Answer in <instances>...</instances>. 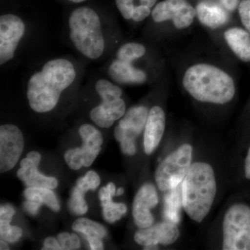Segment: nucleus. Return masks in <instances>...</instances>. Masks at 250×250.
I'll list each match as a JSON object with an SVG mask.
<instances>
[{"label":"nucleus","instance_id":"6e6552de","mask_svg":"<svg viewBox=\"0 0 250 250\" xmlns=\"http://www.w3.org/2000/svg\"><path fill=\"white\" fill-rule=\"evenodd\" d=\"M148 113L146 106H134L126 112L118 123L114 136L121 144L123 154L129 156L136 154V139L146 127Z\"/></svg>","mask_w":250,"mask_h":250},{"label":"nucleus","instance_id":"f03ea898","mask_svg":"<svg viewBox=\"0 0 250 250\" xmlns=\"http://www.w3.org/2000/svg\"><path fill=\"white\" fill-rule=\"evenodd\" d=\"M183 85L192 98L202 103L224 104L231 101L236 93L233 79L209 64L189 67L184 75Z\"/></svg>","mask_w":250,"mask_h":250},{"label":"nucleus","instance_id":"7ed1b4c3","mask_svg":"<svg viewBox=\"0 0 250 250\" xmlns=\"http://www.w3.org/2000/svg\"><path fill=\"white\" fill-rule=\"evenodd\" d=\"M216 190L213 167L207 163L192 164L181 187L184 209L192 220L203 221L214 202Z\"/></svg>","mask_w":250,"mask_h":250},{"label":"nucleus","instance_id":"a211bd4d","mask_svg":"<svg viewBox=\"0 0 250 250\" xmlns=\"http://www.w3.org/2000/svg\"><path fill=\"white\" fill-rule=\"evenodd\" d=\"M72 229L82 233L86 238L90 250H101L104 249L103 238L107 234L106 228L101 224L96 223L88 218L77 219L72 224Z\"/></svg>","mask_w":250,"mask_h":250},{"label":"nucleus","instance_id":"473e14b6","mask_svg":"<svg viewBox=\"0 0 250 250\" xmlns=\"http://www.w3.org/2000/svg\"><path fill=\"white\" fill-rule=\"evenodd\" d=\"M42 250H61L62 248L59 245L58 240L55 239L53 237H48L44 241Z\"/></svg>","mask_w":250,"mask_h":250},{"label":"nucleus","instance_id":"20e7f679","mask_svg":"<svg viewBox=\"0 0 250 250\" xmlns=\"http://www.w3.org/2000/svg\"><path fill=\"white\" fill-rule=\"evenodd\" d=\"M70 36L74 45L87 58L96 59L104 50V39L98 15L90 8L75 9L69 18Z\"/></svg>","mask_w":250,"mask_h":250},{"label":"nucleus","instance_id":"39448f33","mask_svg":"<svg viewBox=\"0 0 250 250\" xmlns=\"http://www.w3.org/2000/svg\"><path fill=\"white\" fill-rule=\"evenodd\" d=\"M224 250H250V207L236 204L223 220Z\"/></svg>","mask_w":250,"mask_h":250},{"label":"nucleus","instance_id":"bb28decb","mask_svg":"<svg viewBox=\"0 0 250 250\" xmlns=\"http://www.w3.org/2000/svg\"><path fill=\"white\" fill-rule=\"evenodd\" d=\"M57 240L62 250H78L80 248V238L75 233H61L57 236Z\"/></svg>","mask_w":250,"mask_h":250},{"label":"nucleus","instance_id":"aec40b11","mask_svg":"<svg viewBox=\"0 0 250 250\" xmlns=\"http://www.w3.org/2000/svg\"><path fill=\"white\" fill-rule=\"evenodd\" d=\"M195 9L200 22L211 29H217L228 22V14L218 5L201 2Z\"/></svg>","mask_w":250,"mask_h":250},{"label":"nucleus","instance_id":"b1692460","mask_svg":"<svg viewBox=\"0 0 250 250\" xmlns=\"http://www.w3.org/2000/svg\"><path fill=\"white\" fill-rule=\"evenodd\" d=\"M168 190L164 198V218L167 221L177 224L180 221V211L182 208V192L179 188Z\"/></svg>","mask_w":250,"mask_h":250},{"label":"nucleus","instance_id":"f704fd0d","mask_svg":"<svg viewBox=\"0 0 250 250\" xmlns=\"http://www.w3.org/2000/svg\"><path fill=\"white\" fill-rule=\"evenodd\" d=\"M245 172L247 179H250V147L248 151V156L246 159V165H245Z\"/></svg>","mask_w":250,"mask_h":250},{"label":"nucleus","instance_id":"393cba45","mask_svg":"<svg viewBox=\"0 0 250 250\" xmlns=\"http://www.w3.org/2000/svg\"><path fill=\"white\" fill-rule=\"evenodd\" d=\"M87 190L77 185L74 188L71 193L69 208L72 213L77 215H83L88 211V206L84 198V195Z\"/></svg>","mask_w":250,"mask_h":250},{"label":"nucleus","instance_id":"c9c22d12","mask_svg":"<svg viewBox=\"0 0 250 250\" xmlns=\"http://www.w3.org/2000/svg\"><path fill=\"white\" fill-rule=\"evenodd\" d=\"M140 1H141V4L147 6L151 9L156 4L157 0H140Z\"/></svg>","mask_w":250,"mask_h":250},{"label":"nucleus","instance_id":"a878e982","mask_svg":"<svg viewBox=\"0 0 250 250\" xmlns=\"http://www.w3.org/2000/svg\"><path fill=\"white\" fill-rule=\"evenodd\" d=\"M146 49L142 44L129 42L122 46L117 52L118 59L131 62L142 57L146 54Z\"/></svg>","mask_w":250,"mask_h":250},{"label":"nucleus","instance_id":"58836bf2","mask_svg":"<svg viewBox=\"0 0 250 250\" xmlns=\"http://www.w3.org/2000/svg\"><path fill=\"white\" fill-rule=\"evenodd\" d=\"M69 1H72V2L75 3H80L82 2V1H85V0H69Z\"/></svg>","mask_w":250,"mask_h":250},{"label":"nucleus","instance_id":"9b49d317","mask_svg":"<svg viewBox=\"0 0 250 250\" xmlns=\"http://www.w3.org/2000/svg\"><path fill=\"white\" fill-rule=\"evenodd\" d=\"M24 23L14 14L0 17V64L6 63L14 57L20 41L24 36Z\"/></svg>","mask_w":250,"mask_h":250},{"label":"nucleus","instance_id":"c756f323","mask_svg":"<svg viewBox=\"0 0 250 250\" xmlns=\"http://www.w3.org/2000/svg\"><path fill=\"white\" fill-rule=\"evenodd\" d=\"M116 4L125 19H131L135 7L133 0H116Z\"/></svg>","mask_w":250,"mask_h":250},{"label":"nucleus","instance_id":"0eeeda50","mask_svg":"<svg viewBox=\"0 0 250 250\" xmlns=\"http://www.w3.org/2000/svg\"><path fill=\"white\" fill-rule=\"evenodd\" d=\"M79 133L82 141V147L70 149L65 152V162L72 170H79L82 167H88L100 154L103 144V135L92 125H82Z\"/></svg>","mask_w":250,"mask_h":250},{"label":"nucleus","instance_id":"cd10ccee","mask_svg":"<svg viewBox=\"0 0 250 250\" xmlns=\"http://www.w3.org/2000/svg\"><path fill=\"white\" fill-rule=\"evenodd\" d=\"M76 184L83 188L87 191L94 190L100 186V178L95 171L90 170L86 172L84 177L79 179Z\"/></svg>","mask_w":250,"mask_h":250},{"label":"nucleus","instance_id":"f8f14e48","mask_svg":"<svg viewBox=\"0 0 250 250\" xmlns=\"http://www.w3.org/2000/svg\"><path fill=\"white\" fill-rule=\"evenodd\" d=\"M180 232L177 224L167 221L140 229L135 233L136 243L144 247L169 246L178 239Z\"/></svg>","mask_w":250,"mask_h":250},{"label":"nucleus","instance_id":"2eb2a0df","mask_svg":"<svg viewBox=\"0 0 250 250\" xmlns=\"http://www.w3.org/2000/svg\"><path fill=\"white\" fill-rule=\"evenodd\" d=\"M41 156L39 152H31L27 158L21 162V168L18 171V178L29 187H43L54 189L58 186V181L54 177H46L38 170Z\"/></svg>","mask_w":250,"mask_h":250},{"label":"nucleus","instance_id":"9d476101","mask_svg":"<svg viewBox=\"0 0 250 250\" xmlns=\"http://www.w3.org/2000/svg\"><path fill=\"white\" fill-rule=\"evenodd\" d=\"M24 138L18 126L1 125L0 127V171L1 173L14 168L24 149Z\"/></svg>","mask_w":250,"mask_h":250},{"label":"nucleus","instance_id":"412c9836","mask_svg":"<svg viewBox=\"0 0 250 250\" xmlns=\"http://www.w3.org/2000/svg\"><path fill=\"white\" fill-rule=\"evenodd\" d=\"M115 196L107 187L102 188L99 192V197L103 207V217L106 222L114 223L126 214L127 211L126 205L122 203H115L112 197Z\"/></svg>","mask_w":250,"mask_h":250},{"label":"nucleus","instance_id":"4be33fe9","mask_svg":"<svg viewBox=\"0 0 250 250\" xmlns=\"http://www.w3.org/2000/svg\"><path fill=\"white\" fill-rule=\"evenodd\" d=\"M15 212L14 207L11 205L0 207V236L1 239L11 243L18 241L22 235V229L10 225Z\"/></svg>","mask_w":250,"mask_h":250},{"label":"nucleus","instance_id":"2f4dec72","mask_svg":"<svg viewBox=\"0 0 250 250\" xmlns=\"http://www.w3.org/2000/svg\"><path fill=\"white\" fill-rule=\"evenodd\" d=\"M41 205L40 203L29 200H26L24 203V209L31 215L37 214Z\"/></svg>","mask_w":250,"mask_h":250},{"label":"nucleus","instance_id":"4c0bfd02","mask_svg":"<svg viewBox=\"0 0 250 250\" xmlns=\"http://www.w3.org/2000/svg\"><path fill=\"white\" fill-rule=\"evenodd\" d=\"M124 194V188H120L118 189V191L116 192L117 196H121V195H123Z\"/></svg>","mask_w":250,"mask_h":250},{"label":"nucleus","instance_id":"6ab92c4d","mask_svg":"<svg viewBox=\"0 0 250 250\" xmlns=\"http://www.w3.org/2000/svg\"><path fill=\"white\" fill-rule=\"evenodd\" d=\"M225 39L230 49L238 59L250 62V36L244 29L231 28L225 32Z\"/></svg>","mask_w":250,"mask_h":250},{"label":"nucleus","instance_id":"ddd939ff","mask_svg":"<svg viewBox=\"0 0 250 250\" xmlns=\"http://www.w3.org/2000/svg\"><path fill=\"white\" fill-rule=\"evenodd\" d=\"M159 203L156 188L152 184L143 185L136 193L133 203V217L139 229L146 228L154 223L151 208Z\"/></svg>","mask_w":250,"mask_h":250},{"label":"nucleus","instance_id":"dca6fc26","mask_svg":"<svg viewBox=\"0 0 250 250\" xmlns=\"http://www.w3.org/2000/svg\"><path fill=\"white\" fill-rule=\"evenodd\" d=\"M166 127V116L160 106H154L148 113L144 132L145 152L152 154L160 143Z\"/></svg>","mask_w":250,"mask_h":250},{"label":"nucleus","instance_id":"c85d7f7f","mask_svg":"<svg viewBox=\"0 0 250 250\" xmlns=\"http://www.w3.org/2000/svg\"><path fill=\"white\" fill-rule=\"evenodd\" d=\"M238 11L241 22L250 33V0H242Z\"/></svg>","mask_w":250,"mask_h":250},{"label":"nucleus","instance_id":"f3484780","mask_svg":"<svg viewBox=\"0 0 250 250\" xmlns=\"http://www.w3.org/2000/svg\"><path fill=\"white\" fill-rule=\"evenodd\" d=\"M108 75L119 83H143L147 80L146 72L135 68L131 62L116 59L108 67Z\"/></svg>","mask_w":250,"mask_h":250},{"label":"nucleus","instance_id":"423d86ee","mask_svg":"<svg viewBox=\"0 0 250 250\" xmlns=\"http://www.w3.org/2000/svg\"><path fill=\"white\" fill-rule=\"evenodd\" d=\"M192 146L184 144L167 156L158 167L155 179L161 191L179 187L192 166Z\"/></svg>","mask_w":250,"mask_h":250},{"label":"nucleus","instance_id":"7c9ffc66","mask_svg":"<svg viewBox=\"0 0 250 250\" xmlns=\"http://www.w3.org/2000/svg\"><path fill=\"white\" fill-rule=\"evenodd\" d=\"M151 14L150 8L145 5L135 6L131 19L135 22H142Z\"/></svg>","mask_w":250,"mask_h":250},{"label":"nucleus","instance_id":"1a4fd4ad","mask_svg":"<svg viewBox=\"0 0 250 250\" xmlns=\"http://www.w3.org/2000/svg\"><path fill=\"white\" fill-rule=\"evenodd\" d=\"M152 16L156 22L172 20L174 27L181 29L191 25L197 13L187 0H164L156 5Z\"/></svg>","mask_w":250,"mask_h":250},{"label":"nucleus","instance_id":"5701e85b","mask_svg":"<svg viewBox=\"0 0 250 250\" xmlns=\"http://www.w3.org/2000/svg\"><path fill=\"white\" fill-rule=\"evenodd\" d=\"M52 189L43 187H28L24 192L26 200L40 203L41 205H45L50 209L54 211H59L60 210L58 200Z\"/></svg>","mask_w":250,"mask_h":250},{"label":"nucleus","instance_id":"f257e3e1","mask_svg":"<svg viewBox=\"0 0 250 250\" xmlns=\"http://www.w3.org/2000/svg\"><path fill=\"white\" fill-rule=\"evenodd\" d=\"M76 78L71 62L57 59L46 62L41 71L36 72L28 82L27 98L31 109L37 113L52 111L61 95Z\"/></svg>","mask_w":250,"mask_h":250},{"label":"nucleus","instance_id":"4468645a","mask_svg":"<svg viewBox=\"0 0 250 250\" xmlns=\"http://www.w3.org/2000/svg\"><path fill=\"white\" fill-rule=\"evenodd\" d=\"M101 98L103 103L91 110L90 117L100 127L110 128L115 121L124 116L126 106L121 95L107 94Z\"/></svg>","mask_w":250,"mask_h":250},{"label":"nucleus","instance_id":"e433bc0d","mask_svg":"<svg viewBox=\"0 0 250 250\" xmlns=\"http://www.w3.org/2000/svg\"><path fill=\"white\" fill-rule=\"evenodd\" d=\"M4 240H1L0 241V250H9V247L6 244V242Z\"/></svg>","mask_w":250,"mask_h":250},{"label":"nucleus","instance_id":"72a5a7b5","mask_svg":"<svg viewBox=\"0 0 250 250\" xmlns=\"http://www.w3.org/2000/svg\"><path fill=\"white\" fill-rule=\"evenodd\" d=\"M222 3L229 11H234L238 5V0H222Z\"/></svg>","mask_w":250,"mask_h":250}]
</instances>
